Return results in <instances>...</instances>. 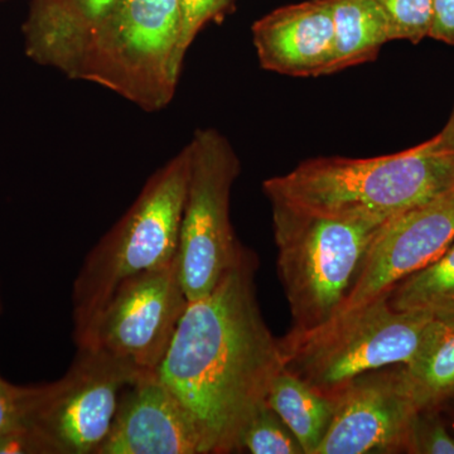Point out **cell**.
I'll return each instance as SVG.
<instances>
[{"instance_id":"6da1fadb","label":"cell","mask_w":454,"mask_h":454,"mask_svg":"<svg viewBox=\"0 0 454 454\" xmlns=\"http://www.w3.org/2000/svg\"><path fill=\"white\" fill-rule=\"evenodd\" d=\"M255 269L243 249L210 293L188 301L155 372L190 415L202 454L238 453L241 432L284 369L256 300Z\"/></svg>"},{"instance_id":"7a4b0ae2","label":"cell","mask_w":454,"mask_h":454,"mask_svg":"<svg viewBox=\"0 0 454 454\" xmlns=\"http://www.w3.org/2000/svg\"><path fill=\"white\" fill-rule=\"evenodd\" d=\"M454 188V158L437 136L382 157H321L262 184L270 202L340 219L387 223Z\"/></svg>"},{"instance_id":"3957f363","label":"cell","mask_w":454,"mask_h":454,"mask_svg":"<svg viewBox=\"0 0 454 454\" xmlns=\"http://www.w3.org/2000/svg\"><path fill=\"white\" fill-rule=\"evenodd\" d=\"M188 173L186 145L155 170L129 210L86 255L71 300L74 343L88 333L122 282L177 258Z\"/></svg>"},{"instance_id":"277c9868","label":"cell","mask_w":454,"mask_h":454,"mask_svg":"<svg viewBox=\"0 0 454 454\" xmlns=\"http://www.w3.org/2000/svg\"><path fill=\"white\" fill-rule=\"evenodd\" d=\"M270 203L291 330H313L342 309L387 221L340 219Z\"/></svg>"},{"instance_id":"5b68a950","label":"cell","mask_w":454,"mask_h":454,"mask_svg":"<svg viewBox=\"0 0 454 454\" xmlns=\"http://www.w3.org/2000/svg\"><path fill=\"white\" fill-rule=\"evenodd\" d=\"M179 0H119L90 33L67 76L98 83L145 112L175 97L179 59Z\"/></svg>"},{"instance_id":"8992f818","label":"cell","mask_w":454,"mask_h":454,"mask_svg":"<svg viewBox=\"0 0 454 454\" xmlns=\"http://www.w3.org/2000/svg\"><path fill=\"white\" fill-rule=\"evenodd\" d=\"M389 294L313 330L289 331L279 340L284 369L334 399L364 373L411 364L434 318L394 309Z\"/></svg>"},{"instance_id":"52a82bcc","label":"cell","mask_w":454,"mask_h":454,"mask_svg":"<svg viewBox=\"0 0 454 454\" xmlns=\"http://www.w3.org/2000/svg\"><path fill=\"white\" fill-rule=\"evenodd\" d=\"M187 148L190 173L177 260L188 301H195L217 286L244 249L230 219L240 162L229 140L215 129L197 130Z\"/></svg>"},{"instance_id":"ba28073f","label":"cell","mask_w":454,"mask_h":454,"mask_svg":"<svg viewBox=\"0 0 454 454\" xmlns=\"http://www.w3.org/2000/svg\"><path fill=\"white\" fill-rule=\"evenodd\" d=\"M145 373L100 349L77 348L61 379L31 385L26 427L46 454H97L122 391Z\"/></svg>"},{"instance_id":"9c48e42d","label":"cell","mask_w":454,"mask_h":454,"mask_svg":"<svg viewBox=\"0 0 454 454\" xmlns=\"http://www.w3.org/2000/svg\"><path fill=\"white\" fill-rule=\"evenodd\" d=\"M188 301L176 258L122 282L77 348L100 349L138 372H155Z\"/></svg>"},{"instance_id":"30bf717a","label":"cell","mask_w":454,"mask_h":454,"mask_svg":"<svg viewBox=\"0 0 454 454\" xmlns=\"http://www.w3.org/2000/svg\"><path fill=\"white\" fill-rule=\"evenodd\" d=\"M334 402L333 423L317 454L409 452L420 409L402 365L358 376Z\"/></svg>"},{"instance_id":"8fae6325","label":"cell","mask_w":454,"mask_h":454,"mask_svg":"<svg viewBox=\"0 0 454 454\" xmlns=\"http://www.w3.org/2000/svg\"><path fill=\"white\" fill-rule=\"evenodd\" d=\"M453 241L454 188L385 223L351 294L334 317L390 293L406 277L435 262Z\"/></svg>"},{"instance_id":"7c38bea8","label":"cell","mask_w":454,"mask_h":454,"mask_svg":"<svg viewBox=\"0 0 454 454\" xmlns=\"http://www.w3.org/2000/svg\"><path fill=\"white\" fill-rule=\"evenodd\" d=\"M97 454H202L190 415L157 372L122 391L109 434Z\"/></svg>"},{"instance_id":"4fadbf2b","label":"cell","mask_w":454,"mask_h":454,"mask_svg":"<svg viewBox=\"0 0 454 454\" xmlns=\"http://www.w3.org/2000/svg\"><path fill=\"white\" fill-rule=\"evenodd\" d=\"M260 65L288 76L333 74L334 28L330 0L286 5L253 26Z\"/></svg>"},{"instance_id":"5bb4252c","label":"cell","mask_w":454,"mask_h":454,"mask_svg":"<svg viewBox=\"0 0 454 454\" xmlns=\"http://www.w3.org/2000/svg\"><path fill=\"white\" fill-rule=\"evenodd\" d=\"M119 0H33L23 26L26 53L37 64L70 74L88 41Z\"/></svg>"},{"instance_id":"9a60e30c","label":"cell","mask_w":454,"mask_h":454,"mask_svg":"<svg viewBox=\"0 0 454 454\" xmlns=\"http://www.w3.org/2000/svg\"><path fill=\"white\" fill-rule=\"evenodd\" d=\"M334 28L333 74L373 61L391 41L389 23L375 0H330Z\"/></svg>"},{"instance_id":"2e32d148","label":"cell","mask_w":454,"mask_h":454,"mask_svg":"<svg viewBox=\"0 0 454 454\" xmlns=\"http://www.w3.org/2000/svg\"><path fill=\"white\" fill-rule=\"evenodd\" d=\"M267 403L292 430L304 454H317L333 423L334 399L283 369L269 390Z\"/></svg>"},{"instance_id":"e0dca14e","label":"cell","mask_w":454,"mask_h":454,"mask_svg":"<svg viewBox=\"0 0 454 454\" xmlns=\"http://www.w3.org/2000/svg\"><path fill=\"white\" fill-rule=\"evenodd\" d=\"M403 376L420 411L437 409L454 397V322L433 321L419 354Z\"/></svg>"},{"instance_id":"ac0fdd59","label":"cell","mask_w":454,"mask_h":454,"mask_svg":"<svg viewBox=\"0 0 454 454\" xmlns=\"http://www.w3.org/2000/svg\"><path fill=\"white\" fill-rule=\"evenodd\" d=\"M389 301L396 310L426 313L441 321L454 322V241L428 267L397 283Z\"/></svg>"},{"instance_id":"d6986e66","label":"cell","mask_w":454,"mask_h":454,"mask_svg":"<svg viewBox=\"0 0 454 454\" xmlns=\"http://www.w3.org/2000/svg\"><path fill=\"white\" fill-rule=\"evenodd\" d=\"M304 454L291 429L265 402L247 422L240 438L238 453Z\"/></svg>"},{"instance_id":"ffe728a7","label":"cell","mask_w":454,"mask_h":454,"mask_svg":"<svg viewBox=\"0 0 454 454\" xmlns=\"http://www.w3.org/2000/svg\"><path fill=\"white\" fill-rule=\"evenodd\" d=\"M389 23L391 41L418 44L428 37L433 0H375Z\"/></svg>"},{"instance_id":"44dd1931","label":"cell","mask_w":454,"mask_h":454,"mask_svg":"<svg viewBox=\"0 0 454 454\" xmlns=\"http://www.w3.org/2000/svg\"><path fill=\"white\" fill-rule=\"evenodd\" d=\"M408 453L454 454V437L435 413V409L420 411L418 414Z\"/></svg>"},{"instance_id":"7402d4cb","label":"cell","mask_w":454,"mask_h":454,"mask_svg":"<svg viewBox=\"0 0 454 454\" xmlns=\"http://www.w3.org/2000/svg\"><path fill=\"white\" fill-rule=\"evenodd\" d=\"M231 2L232 0H179L181 38H179L178 56L182 62L200 29L208 20L223 13Z\"/></svg>"},{"instance_id":"603a6c76","label":"cell","mask_w":454,"mask_h":454,"mask_svg":"<svg viewBox=\"0 0 454 454\" xmlns=\"http://www.w3.org/2000/svg\"><path fill=\"white\" fill-rule=\"evenodd\" d=\"M31 387H18L0 376V435L26 427Z\"/></svg>"},{"instance_id":"cb8c5ba5","label":"cell","mask_w":454,"mask_h":454,"mask_svg":"<svg viewBox=\"0 0 454 454\" xmlns=\"http://www.w3.org/2000/svg\"><path fill=\"white\" fill-rule=\"evenodd\" d=\"M428 37L454 46V0H433Z\"/></svg>"},{"instance_id":"d4e9b609","label":"cell","mask_w":454,"mask_h":454,"mask_svg":"<svg viewBox=\"0 0 454 454\" xmlns=\"http://www.w3.org/2000/svg\"><path fill=\"white\" fill-rule=\"evenodd\" d=\"M0 454H46L31 429L20 428L0 435Z\"/></svg>"},{"instance_id":"484cf974","label":"cell","mask_w":454,"mask_h":454,"mask_svg":"<svg viewBox=\"0 0 454 454\" xmlns=\"http://www.w3.org/2000/svg\"><path fill=\"white\" fill-rule=\"evenodd\" d=\"M439 139H441L442 145L447 149L448 153L454 158V107L453 112L448 119L447 124L444 125L443 129L438 133Z\"/></svg>"},{"instance_id":"4316f807","label":"cell","mask_w":454,"mask_h":454,"mask_svg":"<svg viewBox=\"0 0 454 454\" xmlns=\"http://www.w3.org/2000/svg\"><path fill=\"white\" fill-rule=\"evenodd\" d=\"M0 309H2V304H0Z\"/></svg>"}]
</instances>
